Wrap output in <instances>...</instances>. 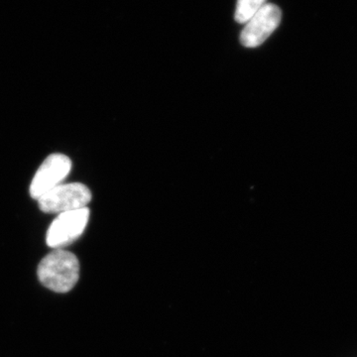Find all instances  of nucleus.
Returning <instances> with one entry per match:
<instances>
[{"label":"nucleus","instance_id":"nucleus-1","mask_svg":"<svg viewBox=\"0 0 357 357\" xmlns=\"http://www.w3.org/2000/svg\"><path fill=\"white\" fill-rule=\"evenodd\" d=\"M39 281L57 293H67L76 285L79 276V262L76 255L64 249H55L39 263Z\"/></svg>","mask_w":357,"mask_h":357},{"label":"nucleus","instance_id":"nucleus-2","mask_svg":"<svg viewBox=\"0 0 357 357\" xmlns=\"http://www.w3.org/2000/svg\"><path fill=\"white\" fill-rule=\"evenodd\" d=\"M91 192L81 183L61 184L38 199L40 210L47 213H63L86 208Z\"/></svg>","mask_w":357,"mask_h":357},{"label":"nucleus","instance_id":"nucleus-3","mask_svg":"<svg viewBox=\"0 0 357 357\" xmlns=\"http://www.w3.org/2000/svg\"><path fill=\"white\" fill-rule=\"evenodd\" d=\"M89 218L88 208L60 213L47 232V244L54 249H64L83 234Z\"/></svg>","mask_w":357,"mask_h":357},{"label":"nucleus","instance_id":"nucleus-4","mask_svg":"<svg viewBox=\"0 0 357 357\" xmlns=\"http://www.w3.org/2000/svg\"><path fill=\"white\" fill-rule=\"evenodd\" d=\"M72 170V162L64 154H52L39 167L31 185L30 195L33 199H41L52 190L63 184Z\"/></svg>","mask_w":357,"mask_h":357},{"label":"nucleus","instance_id":"nucleus-5","mask_svg":"<svg viewBox=\"0 0 357 357\" xmlns=\"http://www.w3.org/2000/svg\"><path fill=\"white\" fill-rule=\"evenodd\" d=\"M282 11L275 4L267 3L245 23L241 34V43L248 48H255L266 41L278 28Z\"/></svg>","mask_w":357,"mask_h":357},{"label":"nucleus","instance_id":"nucleus-6","mask_svg":"<svg viewBox=\"0 0 357 357\" xmlns=\"http://www.w3.org/2000/svg\"><path fill=\"white\" fill-rule=\"evenodd\" d=\"M265 4H267V0H237L234 14L236 22L245 24Z\"/></svg>","mask_w":357,"mask_h":357}]
</instances>
